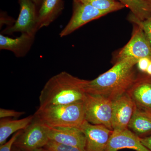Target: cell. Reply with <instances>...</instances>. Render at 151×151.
I'll list each match as a JSON object with an SVG mask.
<instances>
[{
	"mask_svg": "<svg viewBox=\"0 0 151 151\" xmlns=\"http://www.w3.org/2000/svg\"><path fill=\"white\" fill-rule=\"evenodd\" d=\"M32 1L37 6L39 7L42 1V0H32Z\"/></svg>",
	"mask_w": 151,
	"mask_h": 151,
	"instance_id": "4316f807",
	"label": "cell"
},
{
	"mask_svg": "<svg viewBox=\"0 0 151 151\" xmlns=\"http://www.w3.org/2000/svg\"><path fill=\"white\" fill-rule=\"evenodd\" d=\"M22 130L16 132L8 142L1 145L0 151H12L14 143L22 133Z\"/></svg>",
	"mask_w": 151,
	"mask_h": 151,
	"instance_id": "603a6c76",
	"label": "cell"
},
{
	"mask_svg": "<svg viewBox=\"0 0 151 151\" xmlns=\"http://www.w3.org/2000/svg\"><path fill=\"white\" fill-rule=\"evenodd\" d=\"M85 119L90 124L113 130V101L98 94L86 93L84 100Z\"/></svg>",
	"mask_w": 151,
	"mask_h": 151,
	"instance_id": "277c9868",
	"label": "cell"
},
{
	"mask_svg": "<svg viewBox=\"0 0 151 151\" xmlns=\"http://www.w3.org/2000/svg\"><path fill=\"white\" fill-rule=\"evenodd\" d=\"M0 121V145L6 143L7 139L14 133L25 129L34 119V116L24 119L12 120L8 118L1 119Z\"/></svg>",
	"mask_w": 151,
	"mask_h": 151,
	"instance_id": "2e32d148",
	"label": "cell"
},
{
	"mask_svg": "<svg viewBox=\"0 0 151 151\" xmlns=\"http://www.w3.org/2000/svg\"><path fill=\"white\" fill-rule=\"evenodd\" d=\"M124 149H132L136 151H150L143 145L139 137L128 128L113 130L106 151H118Z\"/></svg>",
	"mask_w": 151,
	"mask_h": 151,
	"instance_id": "7c38bea8",
	"label": "cell"
},
{
	"mask_svg": "<svg viewBox=\"0 0 151 151\" xmlns=\"http://www.w3.org/2000/svg\"><path fill=\"white\" fill-rule=\"evenodd\" d=\"M25 113L24 112H19L14 110L9 109H4L1 108L0 109V118L1 119L4 118H17L20 117Z\"/></svg>",
	"mask_w": 151,
	"mask_h": 151,
	"instance_id": "7402d4cb",
	"label": "cell"
},
{
	"mask_svg": "<svg viewBox=\"0 0 151 151\" xmlns=\"http://www.w3.org/2000/svg\"><path fill=\"white\" fill-rule=\"evenodd\" d=\"M1 26L3 24H6L8 26L12 25L14 23L15 21L12 17L9 16L5 12L1 13Z\"/></svg>",
	"mask_w": 151,
	"mask_h": 151,
	"instance_id": "d4e9b609",
	"label": "cell"
},
{
	"mask_svg": "<svg viewBox=\"0 0 151 151\" xmlns=\"http://www.w3.org/2000/svg\"><path fill=\"white\" fill-rule=\"evenodd\" d=\"M44 148L51 151H82L76 147L64 145L50 140Z\"/></svg>",
	"mask_w": 151,
	"mask_h": 151,
	"instance_id": "44dd1931",
	"label": "cell"
},
{
	"mask_svg": "<svg viewBox=\"0 0 151 151\" xmlns=\"http://www.w3.org/2000/svg\"><path fill=\"white\" fill-rule=\"evenodd\" d=\"M34 151H51L50 150H47L46 148H40L38 149H37V150H35Z\"/></svg>",
	"mask_w": 151,
	"mask_h": 151,
	"instance_id": "f1b7e54d",
	"label": "cell"
},
{
	"mask_svg": "<svg viewBox=\"0 0 151 151\" xmlns=\"http://www.w3.org/2000/svg\"><path fill=\"white\" fill-rule=\"evenodd\" d=\"M146 73L149 76H151V60L150 62V64H149L148 67L147 68V71L146 72Z\"/></svg>",
	"mask_w": 151,
	"mask_h": 151,
	"instance_id": "83f0119b",
	"label": "cell"
},
{
	"mask_svg": "<svg viewBox=\"0 0 151 151\" xmlns=\"http://www.w3.org/2000/svg\"><path fill=\"white\" fill-rule=\"evenodd\" d=\"M129 9L131 13L138 19L143 21L151 17L150 0H116Z\"/></svg>",
	"mask_w": 151,
	"mask_h": 151,
	"instance_id": "ac0fdd59",
	"label": "cell"
},
{
	"mask_svg": "<svg viewBox=\"0 0 151 151\" xmlns=\"http://www.w3.org/2000/svg\"><path fill=\"white\" fill-rule=\"evenodd\" d=\"M139 60L127 58L116 61L111 69L92 80H84L88 94H98L113 100L127 93L137 78L135 66Z\"/></svg>",
	"mask_w": 151,
	"mask_h": 151,
	"instance_id": "6da1fadb",
	"label": "cell"
},
{
	"mask_svg": "<svg viewBox=\"0 0 151 151\" xmlns=\"http://www.w3.org/2000/svg\"><path fill=\"white\" fill-rule=\"evenodd\" d=\"M151 59L148 58H143L139 60L137 66L139 70L143 73H146Z\"/></svg>",
	"mask_w": 151,
	"mask_h": 151,
	"instance_id": "cb8c5ba5",
	"label": "cell"
},
{
	"mask_svg": "<svg viewBox=\"0 0 151 151\" xmlns=\"http://www.w3.org/2000/svg\"><path fill=\"white\" fill-rule=\"evenodd\" d=\"M135 108L134 103L127 93L113 100V130L128 128Z\"/></svg>",
	"mask_w": 151,
	"mask_h": 151,
	"instance_id": "30bf717a",
	"label": "cell"
},
{
	"mask_svg": "<svg viewBox=\"0 0 151 151\" xmlns=\"http://www.w3.org/2000/svg\"><path fill=\"white\" fill-rule=\"evenodd\" d=\"M134 24L131 39L117 53L116 61L127 58L138 60L143 58L151 59V47L144 31L138 25Z\"/></svg>",
	"mask_w": 151,
	"mask_h": 151,
	"instance_id": "ba28073f",
	"label": "cell"
},
{
	"mask_svg": "<svg viewBox=\"0 0 151 151\" xmlns=\"http://www.w3.org/2000/svg\"><path fill=\"white\" fill-rule=\"evenodd\" d=\"M80 2L87 4L100 11L108 14L120 10L125 6L116 0H75Z\"/></svg>",
	"mask_w": 151,
	"mask_h": 151,
	"instance_id": "d6986e66",
	"label": "cell"
},
{
	"mask_svg": "<svg viewBox=\"0 0 151 151\" xmlns=\"http://www.w3.org/2000/svg\"><path fill=\"white\" fill-rule=\"evenodd\" d=\"M108 14L89 5L73 0L72 16L60 33V36L61 37L67 36L89 22Z\"/></svg>",
	"mask_w": 151,
	"mask_h": 151,
	"instance_id": "52a82bcc",
	"label": "cell"
},
{
	"mask_svg": "<svg viewBox=\"0 0 151 151\" xmlns=\"http://www.w3.org/2000/svg\"><path fill=\"white\" fill-rule=\"evenodd\" d=\"M12 151H21L20 150H19V149H18L16 147H14L13 145V146L12 150Z\"/></svg>",
	"mask_w": 151,
	"mask_h": 151,
	"instance_id": "f546056e",
	"label": "cell"
},
{
	"mask_svg": "<svg viewBox=\"0 0 151 151\" xmlns=\"http://www.w3.org/2000/svg\"><path fill=\"white\" fill-rule=\"evenodd\" d=\"M84 80L66 71L52 76L41 91L39 109L84 101L86 94Z\"/></svg>",
	"mask_w": 151,
	"mask_h": 151,
	"instance_id": "7a4b0ae2",
	"label": "cell"
},
{
	"mask_svg": "<svg viewBox=\"0 0 151 151\" xmlns=\"http://www.w3.org/2000/svg\"><path fill=\"white\" fill-rule=\"evenodd\" d=\"M49 127L35 118L22 133L14 146L22 151H34L44 147L49 141Z\"/></svg>",
	"mask_w": 151,
	"mask_h": 151,
	"instance_id": "5b68a950",
	"label": "cell"
},
{
	"mask_svg": "<svg viewBox=\"0 0 151 151\" xmlns=\"http://www.w3.org/2000/svg\"><path fill=\"white\" fill-rule=\"evenodd\" d=\"M86 138L85 151H106L113 132L105 126L94 125L85 120L80 127Z\"/></svg>",
	"mask_w": 151,
	"mask_h": 151,
	"instance_id": "9c48e42d",
	"label": "cell"
},
{
	"mask_svg": "<svg viewBox=\"0 0 151 151\" xmlns=\"http://www.w3.org/2000/svg\"><path fill=\"white\" fill-rule=\"evenodd\" d=\"M150 1H151V0H150Z\"/></svg>",
	"mask_w": 151,
	"mask_h": 151,
	"instance_id": "4dcf8cb0",
	"label": "cell"
},
{
	"mask_svg": "<svg viewBox=\"0 0 151 151\" xmlns=\"http://www.w3.org/2000/svg\"><path fill=\"white\" fill-rule=\"evenodd\" d=\"M35 35L22 33L13 38L0 34V49L12 52L16 57H24L29 51L35 39Z\"/></svg>",
	"mask_w": 151,
	"mask_h": 151,
	"instance_id": "5bb4252c",
	"label": "cell"
},
{
	"mask_svg": "<svg viewBox=\"0 0 151 151\" xmlns=\"http://www.w3.org/2000/svg\"><path fill=\"white\" fill-rule=\"evenodd\" d=\"M143 145L151 151V136L145 138H140Z\"/></svg>",
	"mask_w": 151,
	"mask_h": 151,
	"instance_id": "484cf974",
	"label": "cell"
},
{
	"mask_svg": "<svg viewBox=\"0 0 151 151\" xmlns=\"http://www.w3.org/2000/svg\"><path fill=\"white\" fill-rule=\"evenodd\" d=\"M128 19L130 22L139 26L142 29L151 47V17L145 20L141 21L130 13Z\"/></svg>",
	"mask_w": 151,
	"mask_h": 151,
	"instance_id": "ffe728a7",
	"label": "cell"
},
{
	"mask_svg": "<svg viewBox=\"0 0 151 151\" xmlns=\"http://www.w3.org/2000/svg\"><path fill=\"white\" fill-rule=\"evenodd\" d=\"M35 118L49 127L80 128L85 119L84 101L38 109Z\"/></svg>",
	"mask_w": 151,
	"mask_h": 151,
	"instance_id": "3957f363",
	"label": "cell"
},
{
	"mask_svg": "<svg viewBox=\"0 0 151 151\" xmlns=\"http://www.w3.org/2000/svg\"><path fill=\"white\" fill-rule=\"evenodd\" d=\"M136 107L151 113V78L139 76L127 92Z\"/></svg>",
	"mask_w": 151,
	"mask_h": 151,
	"instance_id": "4fadbf2b",
	"label": "cell"
},
{
	"mask_svg": "<svg viewBox=\"0 0 151 151\" xmlns=\"http://www.w3.org/2000/svg\"><path fill=\"white\" fill-rule=\"evenodd\" d=\"M49 140L67 145L76 147L85 151L86 138L78 127H49Z\"/></svg>",
	"mask_w": 151,
	"mask_h": 151,
	"instance_id": "8fae6325",
	"label": "cell"
},
{
	"mask_svg": "<svg viewBox=\"0 0 151 151\" xmlns=\"http://www.w3.org/2000/svg\"><path fill=\"white\" fill-rule=\"evenodd\" d=\"M128 129L139 137L151 132V113L139 109L136 106Z\"/></svg>",
	"mask_w": 151,
	"mask_h": 151,
	"instance_id": "e0dca14e",
	"label": "cell"
},
{
	"mask_svg": "<svg viewBox=\"0 0 151 151\" xmlns=\"http://www.w3.org/2000/svg\"><path fill=\"white\" fill-rule=\"evenodd\" d=\"M63 0H42L38 12L39 30L47 27L55 20L64 9Z\"/></svg>",
	"mask_w": 151,
	"mask_h": 151,
	"instance_id": "9a60e30c",
	"label": "cell"
},
{
	"mask_svg": "<svg viewBox=\"0 0 151 151\" xmlns=\"http://www.w3.org/2000/svg\"><path fill=\"white\" fill-rule=\"evenodd\" d=\"M20 12L14 23L7 27L1 34H13L20 32L36 35L39 30L38 27V12L37 6L32 0H18Z\"/></svg>",
	"mask_w": 151,
	"mask_h": 151,
	"instance_id": "8992f818",
	"label": "cell"
}]
</instances>
